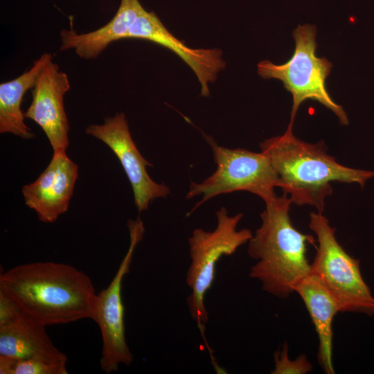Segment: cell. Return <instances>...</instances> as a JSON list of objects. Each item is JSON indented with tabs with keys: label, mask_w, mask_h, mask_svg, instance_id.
<instances>
[{
	"label": "cell",
	"mask_w": 374,
	"mask_h": 374,
	"mask_svg": "<svg viewBox=\"0 0 374 374\" xmlns=\"http://www.w3.org/2000/svg\"><path fill=\"white\" fill-rule=\"evenodd\" d=\"M0 292L46 326L92 319L97 296L84 272L54 262L19 265L1 273Z\"/></svg>",
	"instance_id": "cell-1"
},
{
	"label": "cell",
	"mask_w": 374,
	"mask_h": 374,
	"mask_svg": "<svg viewBox=\"0 0 374 374\" xmlns=\"http://www.w3.org/2000/svg\"><path fill=\"white\" fill-rule=\"evenodd\" d=\"M290 197L284 193L265 202L262 224L248 242V254L256 261L249 277L262 289L280 299L294 292L296 286L311 273L307 244L315 246L312 235L297 230L290 217Z\"/></svg>",
	"instance_id": "cell-3"
},
{
	"label": "cell",
	"mask_w": 374,
	"mask_h": 374,
	"mask_svg": "<svg viewBox=\"0 0 374 374\" xmlns=\"http://www.w3.org/2000/svg\"><path fill=\"white\" fill-rule=\"evenodd\" d=\"M215 215L217 225L214 230L195 229L188 239L190 262L186 276V285L191 290L186 300L189 312L208 348L212 360L215 358L204 335L208 321L205 296L215 280L217 262L223 256L233 255L253 235L248 229H237L242 213L229 215L227 209L222 207Z\"/></svg>",
	"instance_id": "cell-4"
},
{
	"label": "cell",
	"mask_w": 374,
	"mask_h": 374,
	"mask_svg": "<svg viewBox=\"0 0 374 374\" xmlns=\"http://www.w3.org/2000/svg\"><path fill=\"white\" fill-rule=\"evenodd\" d=\"M46 327L24 314L0 326V357L15 359L62 354L46 333Z\"/></svg>",
	"instance_id": "cell-16"
},
{
	"label": "cell",
	"mask_w": 374,
	"mask_h": 374,
	"mask_svg": "<svg viewBox=\"0 0 374 374\" xmlns=\"http://www.w3.org/2000/svg\"><path fill=\"white\" fill-rule=\"evenodd\" d=\"M288 351V344L284 343L281 349L274 353L272 374H306L312 371V365L305 355L292 360Z\"/></svg>",
	"instance_id": "cell-18"
},
{
	"label": "cell",
	"mask_w": 374,
	"mask_h": 374,
	"mask_svg": "<svg viewBox=\"0 0 374 374\" xmlns=\"http://www.w3.org/2000/svg\"><path fill=\"white\" fill-rule=\"evenodd\" d=\"M78 173V166L66 151L53 152L49 164L38 178L23 187L26 205L36 212L40 221L54 222L69 208Z\"/></svg>",
	"instance_id": "cell-11"
},
{
	"label": "cell",
	"mask_w": 374,
	"mask_h": 374,
	"mask_svg": "<svg viewBox=\"0 0 374 374\" xmlns=\"http://www.w3.org/2000/svg\"><path fill=\"white\" fill-rule=\"evenodd\" d=\"M144 9L139 0H121L113 18L100 28L80 34L72 28L62 30L60 51L73 49L82 59H96L112 42L127 39L131 27Z\"/></svg>",
	"instance_id": "cell-13"
},
{
	"label": "cell",
	"mask_w": 374,
	"mask_h": 374,
	"mask_svg": "<svg viewBox=\"0 0 374 374\" xmlns=\"http://www.w3.org/2000/svg\"><path fill=\"white\" fill-rule=\"evenodd\" d=\"M86 133L105 143L118 159L132 188L134 203L139 213L151 202L170 194V188L152 180L147 167L153 165L140 153L134 142L127 121L123 112L107 117L101 125H90Z\"/></svg>",
	"instance_id": "cell-9"
},
{
	"label": "cell",
	"mask_w": 374,
	"mask_h": 374,
	"mask_svg": "<svg viewBox=\"0 0 374 374\" xmlns=\"http://www.w3.org/2000/svg\"><path fill=\"white\" fill-rule=\"evenodd\" d=\"M279 181V187L290 195L292 203L324 211L325 199L332 194L331 182L356 183L364 187L374 172L351 168L339 163L326 152L323 142L310 143L297 139L293 127L280 136L260 143Z\"/></svg>",
	"instance_id": "cell-2"
},
{
	"label": "cell",
	"mask_w": 374,
	"mask_h": 374,
	"mask_svg": "<svg viewBox=\"0 0 374 374\" xmlns=\"http://www.w3.org/2000/svg\"><path fill=\"white\" fill-rule=\"evenodd\" d=\"M52 59L50 53H44L28 71L0 84L1 133H10L24 139L35 136L25 123V116L21 105L26 92L33 87L39 73Z\"/></svg>",
	"instance_id": "cell-15"
},
{
	"label": "cell",
	"mask_w": 374,
	"mask_h": 374,
	"mask_svg": "<svg viewBox=\"0 0 374 374\" xmlns=\"http://www.w3.org/2000/svg\"><path fill=\"white\" fill-rule=\"evenodd\" d=\"M66 362L63 353L24 359L0 357V374H67Z\"/></svg>",
	"instance_id": "cell-17"
},
{
	"label": "cell",
	"mask_w": 374,
	"mask_h": 374,
	"mask_svg": "<svg viewBox=\"0 0 374 374\" xmlns=\"http://www.w3.org/2000/svg\"><path fill=\"white\" fill-rule=\"evenodd\" d=\"M127 38L141 39L159 44L177 54L193 71L201 84V95H209L208 84L216 80L226 64L220 49L193 48L179 40L153 11L144 9L131 27Z\"/></svg>",
	"instance_id": "cell-12"
},
{
	"label": "cell",
	"mask_w": 374,
	"mask_h": 374,
	"mask_svg": "<svg viewBox=\"0 0 374 374\" xmlns=\"http://www.w3.org/2000/svg\"><path fill=\"white\" fill-rule=\"evenodd\" d=\"M309 227L317 242L311 273L335 296L341 312L374 315V296L363 278L359 260L350 256L339 244L335 228L322 213L310 214Z\"/></svg>",
	"instance_id": "cell-6"
},
{
	"label": "cell",
	"mask_w": 374,
	"mask_h": 374,
	"mask_svg": "<svg viewBox=\"0 0 374 374\" xmlns=\"http://www.w3.org/2000/svg\"><path fill=\"white\" fill-rule=\"evenodd\" d=\"M317 28L314 25H299L293 32L294 51L290 60L275 64L269 60L258 64V73L263 79H277L292 96V107L289 126L293 127L300 105L306 100H316L331 110L341 125L348 124L342 106L336 103L326 88V79L332 64L326 57L316 55Z\"/></svg>",
	"instance_id": "cell-5"
},
{
	"label": "cell",
	"mask_w": 374,
	"mask_h": 374,
	"mask_svg": "<svg viewBox=\"0 0 374 374\" xmlns=\"http://www.w3.org/2000/svg\"><path fill=\"white\" fill-rule=\"evenodd\" d=\"M71 88L67 74L53 59L39 73L32 88V101L25 118L37 123L48 138L53 152L66 151L69 125L64 106V96Z\"/></svg>",
	"instance_id": "cell-10"
},
{
	"label": "cell",
	"mask_w": 374,
	"mask_h": 374,
	"mask_svg": "<svg viewBox=\"0 0 374 374\" xmlns=\"http://www.w3.org/2000/svg\"><path fill=\"white\" fill-rule=\"evenodd\" d=\"M303 301L319 339L318 362L327 374H334L332 363V323L341 308L335 296L313 274L302 279L296 286Z\"/></svg>",
	"instance_id": "cell-14"
},
{
	"label": "cell",
	"mask_w": 374,
	"mask_h": 374,
	"mask_svg": "<svg viewBox=\"0 0 374 374\" xmlns=\"http://www.w3.org/2000/svg\"><path fill=\"white\" fill-rule=\"evenodd\" d=\"M130 245L109 285L96 296L92 319L98 324L102 337L100 367L107 373L116 372L121 365L130 366L133 355L125 336V308L122 299L123 281L128 274L134 253L143 239L145 228L137 217L127 222Z\"/></svg>",
	"instance_id": "cell-8"
},
{
	"label": "cell",
	"mask_w": 374,
	"mask_h": 374,
	"mask_svg": "<svg viewBox=\"0 0 374 374\" xmlns=\"http://www.w3.org/2000/svg\"><path fill=\"white\" fill-rule=\"evenodd\" d=\"M205 139L212 149L217 169L203 181L190 183L186 199L198 195H202V199L188 215L205 202L222 194L247 191L260 197L265 203L276 196L274 188L279 187L278 178L262 152H253L243 148L230 149L217 145L208 136L205 135Z\"/></svg>",
	"instance_id": "cell-7"
}]
</instances>
